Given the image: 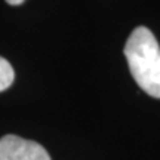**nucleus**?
I'll list each match as a JSON object with an SVG mask.
<instances>
[{
	"label": "nucleus",
	"instance_id": "nucleus-3",
	"mask_svg": "<svg viewBox=\"0 0 160 160\" xmlns=\"http://www.w3.org/2000/svg\"><path fill=\"white\" fill-rule=\"evenodd\" d=\"M15 80V71L8 59L0 57V92L9 89Z\"/></svg>",
	"mask_w": 160,
	"mask_h": 160
},
{
	"label": "nucleus",
	"instance_id": "nucleus-4",
	"mask_svg": "<svg viewBox=\"0 0 160 160\" xmlns=\"http://www.w3.org/2000/svg\"><path fill=\"white\" fill-rule=\"evenodd\" d=\"M25 0H6L8 5H12V6H18V5H22Z\"/></svg>",
	"mask_w": 160,
	"mask_h": 160
},
{
	"label": "nucleus",
	"instance_id": "nucleus-2",
	"mask_svg": "<svg viewBox=\"0 0 160 160\" xmlns=\"http://www.w3.org/2000/svg\"><path fill=\"white\" fill-rule=\"evenodd\" d=\"M0 160H51V156L39 142L5 135L0 138Z\"/></svg>",
	"mask_w": 160,
	"mask_h": 160
},
{
	"label": "nucleus",
	"instance_id": "nucleus-1",
	"mask_svg": "<svg viewBox=\"0 0 160 160\" xmlns=\"http://www.w3.org/2000/svg\"><path fill=\"white\" fill-rule=\"evenodd\" d=\"M132 77L145 93L160 98V46L147 27H137L125 45Z\"/></svg>",
	"mask_w": 160,
	"mask_h": 160
}]
</instances>
